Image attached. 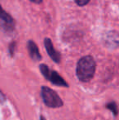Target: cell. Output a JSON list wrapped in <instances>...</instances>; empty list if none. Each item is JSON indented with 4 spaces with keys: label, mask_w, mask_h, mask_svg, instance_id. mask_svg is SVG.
Instances as JSON below:
<instances>
[{
    "label": "cell",
    "mask_w": 119,
    "mask_h": 120,
    "mask_svg": "<svg viewBox=\"0 0 119 120\" xmlns=\"http://www.w3.org/2000/svg\"><path fill=\"white\" fill-rule=\"evenodd\" d=\"M75 3L80 7H83V6H85L87 5L88 3L90 2V0H74Z\"/></svg>",
    "instance_id": "obj_8"
},
{
    "label": "cell",
    "mask_w": 119,
    "mask_h": 120,
    "mask_svg": "<svg viewBox=\"0 0 119 120\" xmlns=\"http://www.w3.org/2000/svg\"><path fill=\"white\" fill-rule=\"evenodd\" d=\"M15 48H16V43L13 42L10 44L9 46V52H10V55L12 56L14 55V52H15Z\"/></svg>",
    "instance_id": "obj_9"
},
{
    "label": "cell",
    "mask_w": 119,
    "mask_h": 120,
    "mask_svg": "<svg viewBox=\"0 0 119 120\" xmlns=\"http://www.w3.org/2000/svg\"><path fill=\"white\" fill-rule=\"evenodd\" d=\"M40 120H46L44 119V117H43V116H41V117H40Z\"/></svg>",
    "instance_id": "obj_11"
},
{
    "label": "cell",
    "mask_w": 119,
    "mask_h": 120,
    "mask_svg": "<svg viewBox=\"0 0 119 120\" xmlns=\"http://www.w3.org/2000/svg\"><path fill=\"white\" fill-rule=\"evenodd\" d=\"M95 72V61L90 56H86L78 61L76 74L81 82H89Z\"/></svg>",
    "instance_id": "obj_1"
},
{
    "label": "cell",
    "mask_w": 119,
    "mask_h": 120,
    "mask_svg": "<svg viewBox=\"0 0 119 120\" xmlns=\"http://www.w3.org/2000/svg\"><path fill=\"white\" fill-rule=\"evenodd\" d=\"M39 69H40V71L43 74V75L45 77V79L49 80L54 85L60 86V87H69V85L64 80L63 78L57 72L50 70L47 65H44V64H42V65H40Z\"/></svg>",
    "instance_id": "obj_3"
},
{
    "label": "cell",
    "mask_w": 119,
    "mask_h": 120,
    "mask_svg": "<svg viewBox=\"0 0 119 120\" xmlns=\"http://www.w3.org/2000/svg\"><path fill=\"white\" fill-rule=\"evenodd\" d=\"M27 47L29 56L32 60H34V61H39V60H42V56L39 53L38 48L34 42H33L32 40H29L27 43Z\"/></svg>",
    "instance_id": "obj_6"
},
{
    "label": "cell",
    "mask_w": 119,
    "mask_h": 120,
    "mask_svg": "<svg viewBox=\"0 0 119 120\" xmlns=\"http://www.w3.org/2000/svg\"><path fill=\"white\" fill-rule=\"evenodd\" d=\"M106 107L108 108L109 110H111L113 112V114H114V116H117L118 114V105H116V103L112 101V102H109L108 105H106Z\"/></svg>",
    "instance_id": "obj_7"
},
{
    "label": "cell",
    "mask_w": 119,
    "mask_h": 120,
    "mask_svg": "<svg viewBox=\"0 0 119 120\" xmlns=\"http://www.w3.org/2000/svg\"><path fill=\"white\" fill-rule=\"evenodd\" d=\"M41 95L43 102L47 107L59 108L63 105V101L58 96V94L50 87L45 86L42 87Z\"/></svg>",
    "instance_id": "obj_2"
},
{
    "label": "cell",
    "mask_w": 119,
    "mask_h": 120,
    "mask_svg": "<svg viewBox=\"0 0 119 120\" xmlns=\"http://www.w3.org/2000/svg\"><path fill=\"white\" fill-rule=\"evenodd\" d=\"M1 21H2V26L4 29L5 31H13L15 29V21L12 19L11 16L8 13L5 12L2 9L1 12Z\"/></svg>",
    "instance_id": "obj_5"
},
{
    "label": "cell",
    "mask_w": 119,
    "mask_h": 120,
    "mask_svg": "<svg viewBox=\"0 0 119 120\" xmlns=\"http://www.w3.org/2000/svg\"><path fill=\"white\" fill-rule=\"evenodd\" d=\"M44 46L46 48L47 52L49 56L52 59L53 61H55L56 63H60V54L57 51H56V49L54 48V46L52 44V42L50 38H46L44 39Z\"/></svg>",
    "instance_id": "obj_4"
},
{
    "label": "cell",
    "mask_w": 119,
    "mask_h": 120,
    "mask_svg": "<svg viewBox=\"0 0 119 120\" xmlns=\"http://www.w3.org/2000/svg\"><path fill=\"white\" fill-rule=\"evenodd\" d=\"M29 1H31V2H33V3H41L42 2H43V0H29Z\"/></svg>",
    "instance_id": "obj_10"
}]
</instances>
